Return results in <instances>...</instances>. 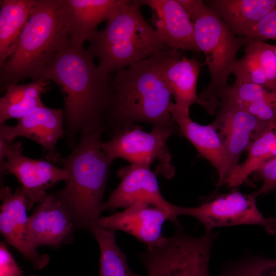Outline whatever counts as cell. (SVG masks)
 Returning a JSON list of instances; mask_svg holds the SVG:
<instances>
[{
    "label": "cell",
    "instance_id": "603a6c76",
    "mask_svg": "<svg viewBox=\"0 0 276 276\" xmlns=\"http://www.w3.org/2000/svg\"><path fill=\"white\" fill-rule=\"evenodd\" d=\"M49 83L41 79L8 86L0 98V125L10 119L19 120L34 108L43 105L41 96L48 90Z\"/></svg>",
    "mask_w": 276,
    "mask_h": 276
},
{
    "label": "cell",
    "instance_id": "f546056e",
    "mask_svg": "<svg viewBox=\"0 0 276 276\" xmlns=\"http://www.w3.org/2000/svg\"><path fill=\"white\" fill-rule=\"evenodd\" d=\"M244 38L246 43L251 40H276V7L251 28Z\"/></svg>",
    "mask_w": 276,
    "mask_h": 276
},
{
    "label": "cell",
    "instance_id": "ac0fdd59",
    "mask_svg": "<svg viewBox=\"0 0 276 276\" xmlns=\"http://www.w3.org/2000/svg\"><path fill=\"white\" fill-rule=\"evenodd\" d=\"M157 55L175 106L189 113L190 106L198 103L196 86L202 64L195 58H188L178 50L172 49H167Z\"/></svg>",
    "mask_w": 276,
    "mask_h": 276
},
{
    "label": "cell",
    "instance_id": "8992f818",
    "mask_svg": "<svg viewBox=\"0 0 276 276\" xmlns=\"http://www.w3.org/2000/svg\"><path fill=\"white\" fill-rule=\"evenodd\" d=\"M194 38L199 51L205 55L211 81L198 96V104L214 114L219 102L216 92L227 85L236 55L245 43L244 37L234 34L220 17L208 6L193 22Z\"/></svg>",
    "mask_w": 276,
    "mask_h": 276
},
{
    "label": "cell",
    "instance_id": "7402d4cb",
    "mask_svg": "<svg viewBox=\"0 0 276 276\" xmlns=\"http://www.w3.org/2000/svg\"><path fill=\"white\" fill-rule=\"evenodd\" d=\"M36 0L0 1V66L15 52Z\"/></svg>",
    "mask_w": 276,
    "mask_h": 276
},
{
    "label": "cell",
    "instance_id": "d6986e66",
    "mask_svg": "<svg viewBox=\"0 0 276 276\" xmlns=\"http://www.w3.org/2000/svg\"><path fill=\"white\" fill-rule=\"evenodd\" d=\"M170 112L180 133L197 149L199 155L207 159L217 169L218 186L224 182L227 174L228 161L223 140L212 123L203 125L192 120L189 113L178 109L173 103Z\"/></svg>",
    "mask_w": 276,
    "mask_h": 276
},
{
    "label": "cell",
    "instance_id": "52a82bcc",
    "mask_svg": "<svg viewBox=\"0 0 276 276\" xmlns=\"http://www.w3.org/2000/svg\"><path fill=\"white\" fill-rule=\"evenodd\" d=\"M217 236L191 237L179 226L173 236L140 254L139 259L148 276H210V251Z\"/></svg>",
    "mask_w": 276,
    "mask_h": 276
},
{
    "label": "cell",
    "instance_id": "d590c367",
    "mask_svg": "<svg viewBox=\"0 0 276 276\" xmlns=\"http://www.w3.org/2000/svg\"><path fill=\"white\" fill-rule=\"evenodd\" d=\"M30 276H36V275H30Z\"/></svg>",
    "mask_w": 276,
    "mask_h": 276
},
{
    "label": "cell",
    "instance_id": "ba28073f",
    "mask_svg": "<svg viewBox=\"0 0 276 276\" xmlns=\"http://www.w3.org/2000/svg\"><path fill=\"white\" fill-rule=\"evenodd\" d=\"M174 132L168 129L152 127L146 132L136 126H128L117 131L101 147L110 160L122 158L130 164L150 167L156 162L154 172L167 179H171L175 169L167 141Z\"/></svg>",
    "mask_w": 276,
    "mask_h": 276
},
{
    "label": "cell",
    "instance_id": "6da1fadb",
    "mask_svg": "<svg viewBox=\"0 0 276 276\" xmlns=\"http://www.w3.org/2000/svg\"><path fill=\"white\" fill-rule=\"evenodd\" d=\"M94 57L83 47L69 44L52 58L43 79L56 83L63 94L68 142L98 127H103L112 98V77L102 72Z\"/></svg>",
    "mask_w": 276,
    "mask_h": 276
},
{
    "label": "cell",
    "instance_id": "484cf974",
    "mask_svg": "<svg viewBox=\"0 0 276 276\" xmlns=\"http://www.w3.org/2000/svg\"><path fill=\"white\" fill-rule=\"evenodd\" d=\"M218 276H276V259L248 257L229 265Z\"/></svg>",
    "mask_w": 276,
    "mask_h": 276
},
{
    "label": "cell",
    "instance_id": "e0dca14e",
    "mask_svg": "<svg viewBox=\"0 0 276 276\" xmlns=\"http://www.w3.org/2000/svg\"><path fill=\"white\" fill-rule=\"evenodd\" d=\"M152 11V22L169 49L200 52L196 43L193 23L177 0H140Z\"/></svg>",
    "mask_w": 276,
    "mask_h": 276
},
{
    "label": "cell",
    "instance_id": "277c9868",
    "mask_svg": "<svg viewBox=\"0 0 276 276\" xmlns=\"http://www.w3.org/2000/svg\"><path fill=\"white\" fill-rule=\"evenodd\" d=\"M70 41L62 0H36L16 50L0 66L1 91L25 78L43 79L50 62Z\"/></svg>",
    "mask_w": 276,
    "mask_h": 276
},
{
    "label": "cell",
    "instance_id": "3957f363",
    "mask_svg": "<svg viewBox=\"0 0 276 276\" xmlns=\"http://www.w3.org/2000/svg\"><path fill=\"white\" fill-rule=\"evenodd\" d=\"M103 127L81 134L79 142L59 162L68 173L65 186L56 196L77 227L92 232L101 217L103 196L112 162L102 150Z\"/></svg>",
    "mask_w": 276,
    "mask_h": 276
},
{
    "label": "cell",
    "instance_id": "e575fe53",
    "mask_svg": "<svg viewBox=\"0 0 276 276\" xmlns=\"http://www.w3.org/2000/svg\"><path fill=\"white\" fill-rule=\"evenodd\" d=\"M272 48L274 51V53L275 54V57H276V45H272Z\"/></svg>",
    "mask_w": 276,
    "mask_h": 276
},
{
    "label": "cell",
    "instance_id": "5b68a950",
    "mask_svg": "<svg viewBox=\"0 0 276 276\" xmlns=\"http://www.w3.org/2000/svg\"><path fill=\"white\" fill-rule=\"evenodd\" d=\"M141 6L140 0H126L89 40L86 50L98 59L103 73L117 72L169 49L143 17Z\"/></svg>",
    "mask_w": 276,
    "mask_h": 276
},
{
    "label": "cell",
    "instance_id": "8fae6325",
    "mask_svg": "<svg viewBox=\"0 0 276 276\" xmlns=\"http://www.w3.org/2000/svg\"><path fill=\"white\" fill-rule=\"evenodd\" d=\"M2 200L0 213V231L6 241L15 247L30 262L34 269L40 270L49 263L47 254H40L33 244L28 230L27 211L33 204L26 196L21 187L12 192L8 187L0 191Z\"/></svg>",
    "mask_w": 276,
    "mask_h": 276
},
{
    "label": "cell",
    "instance_id": "ffe728a7",
    "mask_svg": "<svg viewBox=\"0 0 276 276\" xmlns=\"http://www.w3.org/2000/svg\"><path fill=\"white\" fill-rule=\"evenodd\" d=\"M126 1L62 0L70 27V44L83 47L98 31V26L112 17Z\"/></svg>",
    "mask_w": 276,
    "mask_h": 276
},
{
    "label": "cell",
    "instance_id": "7c38bea8",
    "mask_svg": "<svg viewBox=\"0 0 276 276\" xmlns=\"http://www.w3.org/2000/svg\"><path fill=\"white\" fill-rule=\"evenodd\" d=\"M1 176L13 174L21 185L26 196L34 204L47 194V190L60 181H66L67 171L53 163L35 159L22 154L20 143L11 142L8 147L5 162L0 165Z\"/></svg>",
    "mask_w": 276,
    "mask_h": 276
},
{
    "label": "cell",
    "instance_id": "4fadbf2b",
    "mask_svg": "<svg viewBox=\"0 0 276 276\" xmlns=\"http://www.w3.org/2000/svg\"><path fill=\"white\" fill-rule=\"evenodd\" d=\"M213 124L224 144L228 161L227 176L239 165L241 153L248 150L269 123L258 119L241 107L221 101L217 117Z\"/></svg>",
    "mask_w": 276,
    "mask_h": 276
},
{
    "label": "cell",
    "instance_id": "d4e9b609",
    "mask_svg": "<svg viewBox=\"0 0 276 276\" xmlns=\"http://www.w3.org/2000/svg\"><path fill=\"white\" fill-rule=\"evenodd\" d=\"M274 137L273 126L269 123L267 128L252 142L248 149L246 160L239 164L226 177L224 183L235 189L243 183L249 175L255 173L268 158Z\"/></svg>",
    "mask_w": 276,
    "mask_h": 276
},
{
    "label": "cell",
    "instance_id": "f1b7e54d",
    "mask_svg": "<svg viewBox=\"0 0 276 276\" xmlns=\"http://www.w3.org/2000/svg\"><path fill=\"white\" fill-rule=\"evenodd\" d=\"M237 106L263 121L267 123L276 122V89H268L263 97L256 102Z\"/></svg>",
    "mask_w": 276,
    "mask_h": 276
},
{
    "label": "cell",
    "instance_id": "44dd1931",
    "mask_svg": "<svg viewBox=\"0 0 276 276\" xmlns=\"http://www.w3.org/2000/svg\"><path fill=\"white\" fill-rule=\"evenodd\" d=\"M207 3L234 34L243 37L276 7V0H213Z\"/></svg>",
    "mask_w": 276,
    "mask_h": 276
},
{
    "label": "cell",
    "instance_id": "4316f807",
    "mask_svg": "<svg viewBox=\"0 0 276 276\" xmlns=\"http://www.w3.org/2000/svg\"><path fill=\"white\" fill-rule=\"evenodd\" d=\"M244 54L260 66L270 83L276 86V57L272 45L262 41L251 40L247 43Z\"/></svg>",
    "mask_w": 276,
    "mask_h": 276
},
{
    "label": "cell",
    "instance_id": "83f0119b",
    "mask_svg": "<svg viewBox=\"0 0 276 276\" xmlns=\"http://www.w3.org/2000/svg\"><path fill=\"white\" fill-rule=\"evenodd\" d=\"M236 82L250 83L262 85L269 89H276L269 81L261 68L247 55L244 54L235 63L232 70Z\"/></svg>",
    "mask_w": 276,
    "mask_h": 276
},
{
    "label": "cell",
    "instance_id": "9c48e42d",
    "mask_svg": "<svg viewBox=\"0 0 276 276\" xmlns=\"http://www.w3.org/2000/svg\"><path fill=\"white\" fill-rule=\"evenodd\" d=\"M259 191L243 194L236 189L220 194L196 207L179 208V215L196 218L204 226L205 234L214 227L242 224H256L264 227L269 234H276V219L265 218L259 210L256 199Z\"/></svg>",
    "mask_w": 276,
    "mask_h": 276
},
{
    "label": "cell",
    "instance_id": "7a4b0ae2",
    "mask_svg": "<svg viewBox=\"0 0 276 276\" xmlns=\"http://www.w3.org/2000/svg\"><path fill=\"white\" fill-rule=\"evenodd\" d=\"M106 117L119 130L134 122L176 131L170 112L173 97L157 54L117 72Z\"/></svg>",
    "mask_w": 276,
    "mask_h": 276
},
{
    "label": "cell",
    "instance_id": "d6a6232c",
    "mask_svg": "<svg viewBox=\"0 0 276 276\" xmlns=\"http://www.w3.org/2000/svg\"><path fill=\"white\" fill-rule=\"evenodd\" d=\"M193 23L207 7L201 0H177Z\"/></svg>",
    "mask_w": 276,
    "mask_h": 276
},
{
    "label": "cell",
    "instance_id": "30bf717a",
    "mask_svg": "<svg viewBox=\"0 0 276 276\" xmlns=\"http://www.w3.org/2000/svg\"><path fill=\"white\" fill-rule=\"evenodd\" d=\"M166 209L146 201L136 202L122 212L100 217L97 224L113 231H121L136 238L146 245L147 248L160 242L164 223L169 220L179 226L178 210Z\"/></svg>",
    "mask_w": 276,
    "mask_h": 276
},
{
    "label": "cell",
    "instance_id": "9a60e30c",
    "mask_svg": "<svg viewBox=\"0 0 276 276\" xmlns=\"http://www.w3.org/2000/svg\"><path fill=\"white\" fill-rule=\"evenodd\" d=\"M117 174L120 183L104 201L102 212L126 209L140 201L150 202L167 210H177V205L168 202L162 195L157 175L150 167L130 164L119 169Z\"/></svg>",
    "mask_w": 276,
    "mask_h": 276
},
{
    "label": "cell",
    "instance_id": "4dcf8cb0",
    "mask_svg": "<svg viewBox=\"0 0 276 276\" xmlns=\"http://www.w3.org/2000/svg\"><path fill=\"white\" fill-rule=\"evenodd\" d=\"M255 178L262 181L258 191L260 194H265L276 189V156L264 163L255 173Z\"/></svg>",
    "mask_w": 276,
    "mask_h": 276
},
{
    "label": "cell",
    "instance_id": "cb8c5ba5",
    "mask_svg": "<svg viewBox=\"0 0 276 276\" xmlns=\"http://www.w3.org/2000/svg\"><path fill=\"white\" fill-rule=\"evenodd\" d=\"M115 232L98 224L93 229L100 248L98 276H142L129 267L126 256L116 243Z\"/></svg>",
    "mask_w": 276,
    "mask_h": 276
},
{
    "label": "cell",
    "instance_id": "5bb4252c",
    "mask_svg": "<svg viewBox=\"0 0 276 276\" xmlns=\"http://www.w3.org/2000/svg\"><path fill=\"white\" fill-rule=\"evenodd\" d=\"M63 110L47 107L37 106L19 119L16 125H1L0 138L13 142L18 136L29 139L48 152V160L55 163L61 157L56 149L58 140L64 134Z\"/></svg>",
    "mask_w": 276,
    "mask_h": 276
},
{
    "label": "cell",
    "instance_id": "1f68e13d",
    "mask_svg": "<svg viewBox=\"0 0 276 276\" xmlns=\"http://www.w3.org/2000/svg\"><path fill=\"white\" fill-rule=\"evenodd\" d=\"M0 276H24L22 270L4 242L0 243Z\"/></svg>",
    "mask_w": 276,
    "mask_h": 276
},
{
    "label": "cell",
    "instance_id": "836d02e7",
    "mask_svg": "<svg viewBox=\"0 0 276 276\" xmlns=\"http://www.w3.org/2000/svg\"><path fill=\"white\" fill-rule=\"evenodd\" d=\"M271 123L273 126V128L274 130V137L270 149L267 160L276 156V122H272Z\"/></svg>",
    "mask_w": 276,
    "mask_h": 276
},
{
    "label": "cell",
    "instance_id": "2e32d148",
    "mask_svg": "<svg viewBox=\"0 0 276 276\" xmlns=\"http://www.w3.org/2000/svg\"><path fill=\"white\" fill-rule=\"evenodd\" d=\"M28 230L34 246L58 247L72 241L77 227L71 214L55 194L47 193L29 217Z\"/></svg>",
    "mask_w": 276,
    "mask_h": 276
}]
</instances>
